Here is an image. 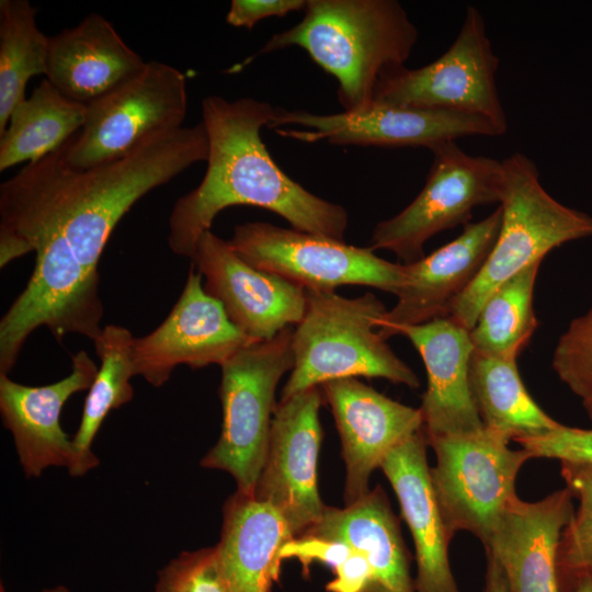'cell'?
<instances>
[{
    "label": "cell",
    "instance_id": "f546056e",
    "mask_svg": "<svg viewBox=\"0 0 592 592\" xmlns=\"http://www.w3.org/2000/svg\"><path fill=\"white\" fill-rule=\"evenodd\" d=\"M566 488L579 500L565 527L557 555V576L562 592H573L583 578H592V464L560 462Z\"/></svg>",
    "mask_w": 592,
    "mask_h": 592
},
{
    "label": "cell",
    "instance_id": "836d02e7",
    "mask_svg": "<svg viewBox=\"0 0 592 592\" xmlns=\"http://www.w3.org/2000/svg\"><path fill=\"white\" fill-rule=\"evenodd\" d=\"M307 0H232L226 22L235 27L252 29L259 21L271 16H285L305 10Z\"/></svg>",
    "mask_w": 592,
    "mask_h": 592
},
{
    "label": "cell",
    "instance_id": "d4e9b609",
    "mask_svg": "<svg viewBox=\"0 0 592 592\" xmlns=\"http://www.w3.org/2000/svg\"><path fill=\"white\" fill-rule=\"evenodd\" d=\"M87 104L62 94L46 78L12 111L0 134V171L58 149L84 124Z\"/></svg>",
    "mask_w": 592,
    "mask_h": 592
},
{
    "label": "cell",
    "instance_id": "f35d334b",
    "mask_svg": "<svg viewBox=\"0 0 592 592\" xmlns=\"http://www.w3.org/2000/svg\"><path fill=\"white\" fill-rule=\"evenodd\" d=\"M0 592H5V590H4L3 585H2V583H1Z\"/></svg>",
    "mask_w": 592,
    "mask_h": 592
},
{
    "label": "cell",
    "instance_id": "603a6c76",
    "mask_svg": "<svg viewBox=\"0 0 592 592\" xmlns=\"http://www.w3.org/2000/svg\"><path fill=\"white\" fill-rule=\"evenodd\" d=\"M294 538L270 504L236 491L223 509L218 572L227 592H271L278 580L283 547Z\"/></svg>",
    "mask_w": 592,
    "mask_h": 592
},
{
    "label": "cell",
    "instance_id": "5bb4252c",
    "mask_svg": "<svg viewBox=\"0 0 592 592\" xmlns=\"http://www.w3.org/2000/svg\"><path fill=\"white\" fill-rule=\"evenodd\" d=\"M191 266L183 291L168 317L150 333L135 338L136 375L160 387L179 365H223L253 343L228 318L223 305L202 285Z\"/></svg>",
    "mask_w": 592,
    "mask_h": 592
},
{
    "label": "cell",
    "instance_id": "3957f363",
    "mask_svg": "<svg viewBox=\"0 0 592 592\" xmlns=\"http://www.w3.org/2000/svg\"><path fill=\"white\" fill-rule=\"evenodd\" d=\"M301 21L274 34L259 54L298 46L338 81L344 111L373 103L380 76L402 66L418 30L396 0H307Z\"/></svg>",
    "mask_w": 592,
    "mask_h": 592
},
{
    "label": "cell",
    "instance_id": "52a82bcc",
    "mask_svg": "<svg viewBox=\"0 0 592 592\" xmlns=\"http://www.w3.org/2000/svg\"><path fill=\"white\" fill-rule=\"evenodd\" d=\"M510 439L483 426L426 439L435 454L433 493L448 535L466 531L487 545L506 504L515 498L522 466L532 458L509 447Z\"/></svg>",
    "mask_w": 592,
    "mask_h": 592
},
{
    "label": "cell",
    "instance_id": "8fae6325",
    "mask_svg": "<svg viewBox=\"0 0 592 592\" xmlns=\"http://www.w3.org/2000/svg\"><path fill=\"white\" fill-rule=\"evenodd\" d=\"M498 67L483 15L468 5L448 49L423 67L402 65L386 70L373 102L477 114L508 126L496 82Z\"/></svg>",
    "mask_w": 592,
    "mask_h": 592
},
{
    "label": "cell",
    "instance_id": "83f0119b",
    "mask_svg": "<svg viewBox=\"0 0 592 592\" xmlns=\"http://www.w3.org/2000/svg\"><path fill=\"white\" fill-rule=\"evenodd\" d=\"M535 262L502 283L482 305L470 340L474 352L502 358H517L537 328L533 308Z\"/></svg>",
    "mask_w": 592,
    "mask_h": 592
},
{
    "label": "cell",
    "instance_id": "4dcf8cb0",
    "mask_svg": "<svg viewBox=\"0 0 592 592\" xmlns=\"http://www.w3.org/2000/svg\"><path fill=\"white\" fill-rule=\"evenodd\" d=\"M551 364L574 395L582 400L592 395V306L559 338Z\"/></svg>",
    "mask_w": 592,
    "mask_h": 592
},
{
    "label": "cell",
    "instance_id": "4fadbf2b",
    "mask_svg": "<svg viewBox=\"0 0 592 592\" xmlns=\"http://www.w3.org/2000/svg\"><path fill=\"white\" fill-rule=\"evenodd\" d=\"M323 400L318 386L276 405L264 464L254 489L253 497L277 511L294 537L316 525L327 506L317 486L323 436L319 409Z\"/></svg>",
    "mask_w": 592,
    "mask_h": 592
},
{
    "label": "cell",
    "instance_id": "5b68a950",
    "mask_svg": "<svg viewBox=\"0 0 592 592\" xmlns=\"http://www.w3.org/2000/svg\"><path fill=\"white\" fill-rule=\"evenodd\" d=\"M501 226L480 272L454 304L449 318L470 330L488 297L553 249L592 237V216L568 207L539 182L533 160L514 152L502 161Z\"/></svg>",
    "mask_w": 592,
    "mask_h": 592
},
{
    "label": "cell",
    "instance_id": "7402d4cb",
    "mask_svg": "<svg viewBox=\"0 0 592 592\" xmlns=\"http://www.w3.org/2000/svg\"><path fill=\"white\" fill-rule=\"evenodd\" d=\"M145 64L111 22L90 13L76 26L49 37L46 79L69 99L89 104Z\"/></svg>",
    "mask_w": 592,
    "mask_h": 592
},
{
    "label": "cell",
    "instance_id": "cb8c5ba5",
    "mask_svg": "<svg viewBox=\"0 0 592 592\" xmlns=\"http://www.w3.org/2000/svg\"><path fill=\"white\" fill-rule=\"evenodd\" d=\"M304 533L340 539L362 551L372 572L366 592H417L399 520L379 485L343 509L327 505L321 520Z\"/></svg>",
    "mask_w": 592,
    "mask_h": 592
},
{
    "label": "cell",
    "instance_id": "d590c367",
    "mask_svg": "<svg viewBox=\"0 0 592 592\" xmlns=\"http://www.w3.org/2000/svg\"><path fill=\"white\" fill-rule=\"evenodd\" d=\"M573 592H592V578L581 579L576 584Z\"/></svg>",
    "mask_w": 592,
    "mask_h": 592
},
{
    "label": "cell",
    "instance_id": "ffe728a7",
    "mask_svg": "<svg viewBox=\"0 0 592 592\" xmlns=\"http://www.w3.org/2000/svg\"><path fill=\"white\" fill-rule=\"evenodd\" d=\"M469 331L449 317L398 330L414 345L425 366L428 385L420 409L426 439L483 428L469 385L474 354Z\"/></svg>",
    "mask_w": 592,
    "mask_h": 592
},
{
    "label": "cell",
    "instance_id": "ba28073f",
    "mask_svg": "<svg viewBox=\"0 0 592 592\" xmlns=\"http://www.w3.org/2000/svg\"><path fill=\"white\" fill-rule=\"evenodd\" d=\"M187 110L185 76L157 60L87 104L80 133L64 145L66 161L88 169L123 158L151 137L182 127Z\"/></svg>",
    "mask_w": 592,
    "mask_h": 592
},
{
    "label": "cell",
    "instance_id": "9a60e30c",
    "mask_svg": "<svg viewBox=\"0 0 592 592\" xmlns=\"http://www.w3.org/2000/svg\"><path fill=\"white\" fill-rule=\"evenodd\" d=\"M191 261L205 291L253 342L271 340L304 317L305 288L251 266L210 230L200 237Z\"/></svg>",
    "mask_w": 592,
    "mask_h": 592
},
{
    "label": "cell",
    "instance_id": "74e56055",
    "mask_svg": "<svg viewBox=\"0 0 592 592\" xmlns=\"http://www.w3.org/2000/svg\"><path fill=\"white\" fill-rule=\"evenodd\" d=\"M41 592H72L65 585H55L52 588L43 589Z\"/></svg>",
    "mask_w": 592,
    "mask_h": 592
},
{
    "label": "cell",
    "instance_id": "44dd1931",
    "mask_svg": "<svg viewBox=\"0 0 592 592\" xmlns=\"http://www.w3.org/2000/svg\"><path fill=\"white\" fill-rule=\"evenodd\" d=\"M424 429L389 451L380 469L389 480L414 543L417 592H459L451 569L448 535L430 479Z\"/></svg>",
    "mask_w": 592,
    "mask_h": 592
},
{
    "label": "cell",
    "instance_id": "7a4b0ae2",
    "mask_svg": "<svg viewBox=\"0 0 592 592\" xmlns=\"http://www.w3.org/2000/svg\"><path fill=\"white\" fill-rule=\"evenodd\" d=\"M274 114L269 102L251 98L203 100L207 168L201 183L179 197L169 216L168 244L173 253L191 260L216 216L237 205L271 210L293 229L344 241L348 212L291 179L267 151L261 129Z\"/></svg>",
    "mask_w": 592,
    "mask_h": 592
},
{
    "label": "cell",
    "instance_id": "484cf974",
    "mask_svg": "<svg viewBox=\"0 0 592 592\" xmlns=\"http://www.w3.org/2000/svg\"><path fill=\"white\" fill-rule=\"evenodd\" d=\"M469 385L483 426L510 440L537 436L560 423L549 417L525 388L515 358L475 353Z\"/></svg>",
    "mask_w": 592,
    "mask_h": 592
},
{
    "label": "cell",
    "instance_id": "1f68e13d",
    "mask_svg": "<svg viewBox=\"0 0 592 592\" xmlns=\"http://www.w3.org/2000/svg\"><path fill=\"white\" fill-rule=\"evenodd\" d=\"M153 592H227L215 546L180 553L158 571Z\"/></svg>",
    "mask_w": 592,
    "mask_h": 592
},
{
    "label": "cell",
    "instance_id": "8992f818",
    "mask_svg": "<svg viewBox=\"0 0 592 592\" xmlns=\"http://www.w3.org/2000/svg\"><path fill=\"white\" fill-rule=\"evenodd\" d=\"M292 334L288 327L271 340L250 343L220 365L221 432L201 466L229 473L237 491L249 497L264 464L276 387L294 366Z\"/></svg>",
    "mask_w": 592,
    "mask_h": 592
},
{
    "label": "cell",
    "instance_id": "ac0fdd59",
    "mask_svg": "<svg viewBox=\"0 0 592 592\" xmlns=\"http://www.w3.org/2000/svg\"><path fill=\"white\" fill-rule=\"evenodd\" d=\"M68 376L45 386H26L0 374V412L13 436L20 465L27 478L39 477L46 468L76 464L72 439L60 425L64 405L75 394L90 389L98 366L86 351L71 356Z\"/></svg>",
    "mask_w": 592,
    "mask_h": 592
},
{
    "label": "cell",
    "instance_id": "4316f807",
    "mask_svg": "<svg viewBox=\"0 0 592 592\" xmlns=\"http://www.w3.org/2000/svg\"><path fill=\"white\" fill-rule=\"evenodd\" d=\"M132 332L122 326L107 325L93 341L100 368L86 398L79 428L72 437L76 452L73 477L83 476L99 465L91 449L94 437L110 411L134 397L130 378L136 376Z\"/></svg>",
    "mask_w": 592,
    "mask_h": 592
},
{
    "label": "cell",
    "instance_id": "d6986e66",
    "mask_svg": "<svg viewBox=\"0 0 592 592\" xmlns=\"http://www.w3.org/2000/svg\"><path fill=\"white\" fill-rule=\"evenodd\" d=\"M572 499L563 488L535 502L516 496L506 504L485 549L501 566L509 592H562L557 555L574 513Z\"/></svg>",
    "mask_w": 592,
    "mask_h": 592
},
{
    "label": "cell",
    "instance_id": "7c38bea8",
    "mask_svg": "<svg viewBox=\"0 0 592 592\" xmlns=\"http://www.w3.org/2000/svg\"><path fill=\"white\" fill-rule=\"evenodd\" d=\"M267 128L286 138L305 143L326 140L337 146L425 147L469 136L497 137L508 126L469 113L372 103L337 114H314L305 110L275 107Z\"/></svg>",
    "mask_w": 592,
    "mask_h": 592
},
{
    "label": "cell",
    "instance_id": "e0dca14e",
    "mask_svg": "<svg viewBox=\"0 0 592 592\" xmlns=\"http://www.w3.org/2000/svg\"><path fill=\"white\" fill-rule=\"evenodd\" d=\"M320 387L341 440L344 503L349 505L369 491V477L389 451L423 428V417L420 408L388 398L353 377Z\"/></svg>",
    "mask_w": 592,
    "mask_h": 592
},
{
    "label": "cell",
    "instance_id": "9c48e42d",
    "mask_svg": "<svg viewBox=\"0 0 592 592\" xmlns=\"http://www.w3.org/2000/svg\"><path fill=\"white\" fill-rule=\"evenodd\" d=\"M433 161L417 197L396 216L374 227L369 248L394 252L402 264L424 257V243L434 235L467 225L473 210L500 203L503 191L502 161L471 156L455 141L431 149Z\"/></svg>",
    "mask_w": 592,
    "mask_h": 592
},
{
    "label": "cell",
    "instance_id": "30bf717a",
    "mask_svg": "<svg viewBox=\"0 0 592 592\" xmlns=\"http://www.w3.org/2000/svg\"><path fill=\"white\" fill-rule=\"evenodd\" d=\"M227 242L251 266L305 289L334 291L338 286L362 285L397 296L405 284L403 264L376 255L369 247L360 248L270 223L239 224Z\"/></svg>",
    "mask_w": 592,
    "mask_h": 592
},
{
    "label": "cell",
    "instance_id": "6da1fadb",
    "mask_svg": "<svg viewBox=\"0 0 592 592\" xmlns=\"http://www.w3.org/2000/svg\"><path fill=\"white\" fill-rule=\"evenodd\" d=\"M64 145L1 183L0 234L35 252L36 264L53 278L94 291L115 226L144 195L206 161L207 134L202 122L182 126L88 169L71 167Z\"/></svg>",
    "mask_w": 592,
    "mask_h": 592
},
{
    "label": "cell",
    "instance_id": "2e32d148",
    "mask_svg": "<svg viewBox=\"0 0 592 592\" xmlns=\"http://www.w3.org/2000/svg\"><path fill=\"white\" fill-rule=\"evenodd\" d=\"M499 205L477 223L465 225L462 234L419 261L403 264L405 284L391 310L377 325L387 340L406 326L449 317L459 296L470 286L490 251L501 226Z\"/></svg>",
    "mask_w": 592,
    "mask_h": 592
},
{
    "label": "cell",
    "instance_id": "e575fe53",
    "mask_svg": "<svg viewBox=\"0 0 592 592\" xmlns=\"http://www.w3.org/2000/svg\"><path fill=\"white\" fill-rule=\"evenodd\" d=\"M487 555V570L483 592H509L504 572L499 562Z\"/></svg>",
    "mask_w": 592,
    "mask_h": 592
},
{
    "label": "cell",
    "instance_id": "f1b7e54d",
    "mask_svg": "<svg viewBox=\"0 0 592 592\" xmlns=\"http://www.w3.org/2000/svg\"><path fill=\"white\" fill-rule=\"evenodd\" d=\"M27 0L0 1V134L25 100L29 80L47 72L49 37L36 24Z\"/></svg>",
    "mask_w": 592,
    "mask_h": 592
},
{
    "label": "cell",
    "instance_id": "8d00e7d4",
    "mask_svg": "<svg viewBox=\"0 0 592 592\" xmlns=\"http://www.w3.org/2000/svg\"><path fill=\"white\" fill-rule=\"evenodd\" d=\"M583 402V407L590 418V420L592 421V395L585 399L582 400Z\"/></svg>",
    "mask_w": 592,
    "mask_h": 592
},
{
    "label": "cell",
    "instance_id": "d6a6232c",
    "mask_svg": "<svg viewBox=\"0 0 592 592\" xmlns=\"http://www.w3.org/2000/svg\"><path fill=\"white\" fill-rule=\"evenodd\" d=\"M532 458H553L560 462L592 464V429L559 424L537 436L516 440Z\"/></svg>",
    "mask_w": 592,
    "mask_h": 592
},
{
    "label": "cell",
    "instance_id": "277c9868",
    "mask_svg": "<svg viewBox=\"0 0 592 592\" xmlns=\"http://www.w3.org/2000/svg\"><path fill=\"white\" fill-rule=\"evenodd\" d=\"M306 292L304 317L292 334L294 366L281 400L340 378H384L418 388L415 373L379 334L387 309L372 293L346 298L334 291Z\"/></svg>",
    "mask_w": 592,
    "mask_h": 592
}]
</instances>
